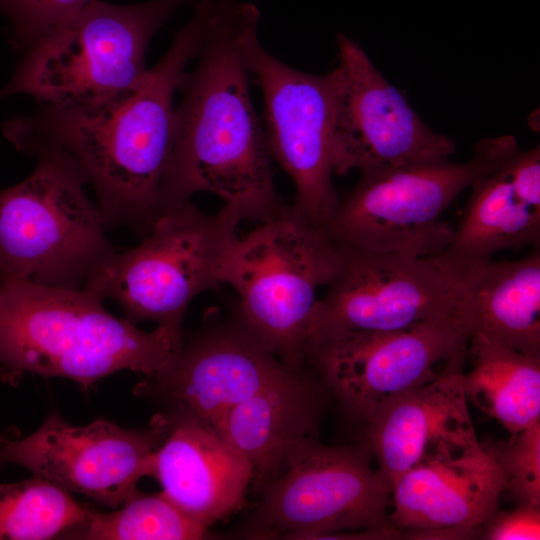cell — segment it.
<instances>
[{"instance_id":"obj_18","label":"cell","mask_w":540,"mask_h":540,"mask_svg":"<svg viewBox=\"0 0 540 540\" xmlns=\"http://www.w3.org/2000/svg\"><path fill=\"white\" fill-rule=\"evenodd\" d=\"M164 426L152 476L184 514L209 528L241 507L252 466L212 428L183 415H156Z\"/></svg>"},{"instance_id":"obj_17","label":"cell","mask_w":540,"mask_h":540,"mask_svg":"<svg viewBox=\"0 0 540 540\" xmlns=\"http://www.w3.org/2000/svg\"><path fill=\"white\" fill-rule=\"evenodd\" d=\"M502 493L499 466L481 445L403 474L393 485L389 521L409 538H465L480 534Z\"/></svg>"},{"instance_id":"obj_19","label":"cell","mask_w":540,"mask_h":540,"mask_svg":"<svg viewBox=\"0 0 540 540\" xmlns=\"http://www.w3.org/2000/svg\"><path fill=\"white\" fill-rule=\"evenodd\" d=\"M444 253L474 269L501 250L540 243V148L519 149L471 185Z\"/></svg>"},{"instance_id":"obj_5","label":"cell","mask_w":540,"mask_h":540,"mask_svg":"<svg viewBox=\"0 0 540 540\" xmlns=\"http://www.w3.org/2000/svg\"><path fill=\"white\" fill-rule=\"evenodd\" d=\"M337 244L286 205L235 241L222 284L238 295L236 316L286 367L304 368L316 292L330 281Z\"/></svg>"},{"instance_id":"obj_1","label":"cell","mask_w":540,"mask_h":540,"mask_svg":"<svg viewBox=\"0 0 540 540\" xmlns=\"http://www.w3.org/2000/svg\"><path fill=\"white\" fill-rule=\"evenodd\" d=\"M192 5L190 20L133 88L94 103L42 105L3 126L19 151H53L71 160L93 187L107 228L125 227L142 239L159 216L174 143V97L199 54L214 0Z\"/></svg>"},{"instance_id":"obj_15","label":"cell","mask_w":540,"mask_h":540,"mask_svg":"<svg viewBox=\"0 0 540 540\" xmlns=\"http://www.w3.org/2000/svg\"><path fill=\"white\" fill-rule=\"evenodd\" d=\"M205 324L166 365L145 377L134 394L164 412L191 417L214 429L236 405L285 377L286 367L236 316L206 315Z\"/></svg>"},{"instance_id":"obj_11","label":"cell","mask_w":540,"mask_h":540,"mask_svg":"<svg viewBox=\"0 0 540 540\" xmlns=\"http://www.w3.org/2000/svg\"><path fill=\"white\" fill-rule=\"evenodd\" d=\"M465 319L397 331L335 330L309 338L306 363L344 411L366 424L394 399L433 381L467 347Z\"/></svg>"},{"instance_id":"obj_27","label":"cell","mask_w":540,"mask_h":540,"mask_svg":"<svg viewBox=\"0 0 540 540\" xmlns=\"http://www.w3.org/2000/svg\"><path fill=\"white\" fill-rule=\"evenodd\" d=\"M488 540L540 539V507L515 505L510 512H496L480 529Z\"/></svg>"},{"instance_id":"obj_26","label":"cell","mask_w":540,"mask_h":540,"mask_svg":"<svg viewBox=\"0 0 540 540\" xmlns=\"http://www.w3.org/2000/svg\"><path fill=\"white\" fill-rule=\"evenodd\" d=\"M90 0H0L18 45L29 47L72 21Z\"/></svg>"},{"instance_id":"obj_20","label":"cell","mask_w":540,"mask_h":540,"mask_svg":"<svg viewBox=\"0 0 540 540\" xmlns=\"http://www.w3.org/2000/svg\"><path fill=\"white\" fill-rule=\"evenodd\" d=\"M325 390L315 372L291 371L233 407L213 430L249 462L253 479L266 485L290 449L316 434Z\"/></svg>"},{"instance_id":"obj_4","label":"cell","mask_w":540,"mask_h":540,"mask_svg":"<svg viewBox=\"0 0 540 540\" xmlns=\"http://www.w3.org/2000/svg\"><path fill=\"white\" fill-rule=\"evenodd\" d=\"M246 217L224 205L207 214L191 200L162 213L142 242L104 262L83 288L112 299L124 318L152 321L177 351L184 342L183 321L195 297L222 285L223 269Z\"/></svg>"},{"instance_id":"obj_7","label":"cell","mask_w":540,"mask_h":540,"mask_svg":"<svg viewBox=\"0 0 540 540\" xmlns=\"http://www.w3.org/2000/svg\"><path fill=\"white\" fill-rule=\"evenodd\" d=\"M195 0L117 5L90 0L68 24L27 48L0 98L27 94L42 105L88 104L136 86L149 43L178 8Z\"/></svg>"},{"instance_id":"obj_14","label":"cell","mask_w":540,"mask_h":540,"mask_svg":"<svg viewBox=\"0 0 540 540\" xmlns=\"http://www.w3.org/2000/svg\"><path fill=\"white\" fill-rule=\"evenodd\" d=\"M163 434L155 417L149 428L139 430L104 419L75 426L52 411L32 434L6 440L0 462L22 466L70 493L116 509L139 493L143 477L152 476Z\"/></svg>"},{"instance_id":"obj_6","label":"cell","mask_w":540,"mask_h":540,"mask_svg":"<svg viewBox=\"0 0 540 540\" xmlns=\"http://www.w3.org/2000/svg\"><path fill=\"white\" fill-rule=\"evenodd\" d=\"M36 157L25 180L0 190V286L29 280L82 289L117 248L76 165L53 151Z\"/></svg>"},{"instance_id":"obj_3","label":"cell","mask_w":540,"mask_h":540,"mask_svg":"<svg viewBox=\"0 0 540 540\" xmlns=\"http://www.w3.org/2000/svg\"><path fill=\"white\" fill-rule=\"evenodd\" d=\"M85 288L29 280L0 286V379L25 373L71 379L89 387L121 370L145 377L162 369L175 349L160 327L147 332L109 313Z\"/></svg>"},{"instance_id":"obj_25","label":"cell","mask_w":540,"mask_h":540,"mask_svg":"<svg viewBox=\"0 0 540 540\" xmlns=\"http://www.w3.org/2000/svg\"><path fill=\"white\" fill-rule=\"evenodd\" d=\"M481 443L499 466L503 492L515 505L540 507V422L508 440L488 437Z\"/></svg>"},{"instance_id":"obj_9","label":"cell","mask_w":540,"mask_h":540,"mask_svg":"<svg viewBox=\"0 0 540 540\" xmlns=\"http://www.w3.org/2000/svg\"><path fill=\"white\" fill-rule=\"evenodd\" d=\"M335 242L336 266L325 294L317 299L309 338L335 330L397 331L467 321V286L475 268L443 251L419 256Z\"/></svg>"},{"instance_id":"obj_23","label":"cell","mask_w":540,"mask_h":540,"mask_svg":"<svg viewBox=\"0 0 540 540\" xmlns=\"http://www.w3.org/2000/svg\"><path fill=\"white\" fill-rule=\"evenodd\" d=\"M91 508L67 490L34 476L0 483V540H45L82 525Z\"/></svg>"},{"instance_id":"obj_22","label":"cell","mask_w":540,"mask_h":540,"mask_svg":"<svg viewBox=\"0 0 540 540\" xmlns=\"http://www.w3.org/2000/svg\"><path fill=\"white\" fill-rule=\"evenodd\" d=\"M466 357L472 364L462 375L467 400L511 435L540 422V356L471 333Z\"/></svg>"},{"instance_id":"obj_16","label":"cell","mask_w":540,"mask_h":540,"mask_svg":"<svg viewBox=\"0 0 540 540\" xmlns=\"http://www.w3.org/2000/svg\"><path fill=\"white\" fill-rule=\"evenodd\" d=\"M466 349L433 381L394 399L364 425L365 444L392 488L420 463L481 447L462 384Z\"/></svg>"},{"instance_id":"obj_10","label":"cell","mask_w":540,"mask_h":540,"mask_svg":"<svg viewBox=\"0 0 540 540\" xmlns=\"http://www.w3.org/2000/svg\"><path fill=\"white\" fill-rule=\"evenodd\" d=\"M366 446H328L314 437L288 452L283 472L264 486L243 528L258 539H330L391 526L392 486L374 469Z\"/></svg>"},{"instance_id":"obj_2","label":"cell","mask_w":540,"mask_h":540,"mask_svg":"<svg viewBox=\"0 0 540 540\" xmlns=\"http://www.w3.org/2000/svg\"><path fill=\"white\" fill-rule=\"evenodd\" d=\"M260 19L253 3L214 1L198 61L179 85L159 215L200 192L260 223L286 206L275 190L272 157L250 93V52Z\"/></svg>"},{"instance_id":"obj_28","label":"cell","mask_w":540,"mask_h":540,"mask_svg":"<svg viewBox=\"0 0 540 540\" xmlns=\"http://www.w3.org/2000/svg\"><path fill=\"white\" fill-rule=\"evenodd\" d=\"M5 441H6V440H5V439L2 437V435L0 434V454H1L2 446H3V444H4ZM0 464H1V462H0Z\"/></svg>"},{"instance_id":"obj_8","label":"cell","mask_w":540,"mask_h":540,"mask_svg":"<svg viewBox=\"0 0 540 540\" xmlns=\"http://www.w3.org/2000/svg\"><path fill=\"white\" fill-rule=\"evenodd\" d=\"M520 149L511 135L478 141L472 158L361 173L339 203L328 231L340 243L419 256L448 246L454 228L443 220L452 202Z\"/></svg>"},{"instance_id":"obj_21","label":"cell","mask_w":540,"mask_h":540,"mask_svg":"<svg viewBox=\"0 0 540 540\" xmlns=\"http://www.w3.org/2000/svg\"><path fill=\"white\" fill-rule=\"evenodd\" d=\"M465 313L479 333L521 353L540 356V253L476 267L469 278Z\"/></svg>"},{"instance_id":"obj_12","label":"cell","mask_w":540,"mask_h":540,"mask_svg":"<svg viewBox=\"0 0 540 540\" xmlns=\"http://www.w3.org/2000/svg\"><path fill=\"white\" fill-rule=\"evenodd\" d=\"M336 41L334 174L450 160L455 141L421 120L356 41L343 33Z\"/></svg>"},{"instance_id":"obj_13","label":"cell","mask_w":540,"mask_h":540,"mask_svg":"<svg viewBox=\"0 0 540 540\" xmlns=\"http://www.w3.org/2000/svg\"><path fill=\"white\" fill-rule=\"evenodd\" d=\"M251 75L264 105V134L271 154L295 188L292 209L328 230L339 198L332 183L334 77L293 68L266 51L250 52Z\"/></svg>"},{"instance_id":"obj_24","label":"cell","mask_w":540,"mask_h":540,"mask_svg":"<svg viewBox=\"0 0 540 540\" xmlns=\"http://www.w3.org/2000/svg\"><path fill=\"white\" fill-rule=\"evenodd\" d=\"M63 538L84 540H195L208 528L184 514L161 492H139L113 512L91 509L87 520Z\"/></svg>"}]
</instances>
